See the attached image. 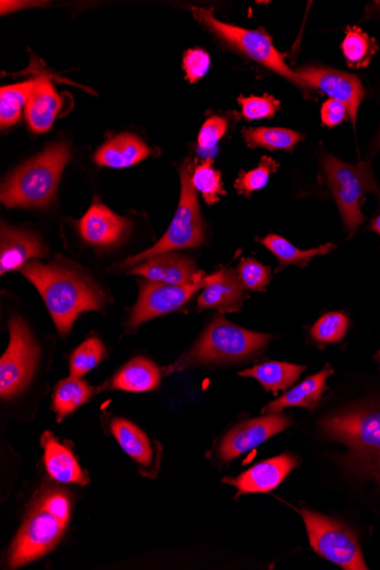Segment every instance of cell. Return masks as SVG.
<instances>
[{
    "label": "cell",
    "mask_w": 380,
    "mask_h": 570,
    "mask_svg": "<svg viewBox=\"0 0 380 570\" xmlns=\"http://www.w3.org/2000/svg\"><path fill=\"white\" fill-rule=\"evenodd\" d=\"M194 168L192 157H188L180 168V200L172 223L165 236L150 248L126 259L121 268H133L155 256L178 249L195 248L203 244L205 233L198 190L193 183Z\"/></svg>",
    "instance_id": "obj_6"
},
{
    "label": "cell",
    "mask_w": 380,
    "mask_h": 570,
    "mask_svg": "<svg viewBox=\"0 0 380 570\" xmlns=\"http://www.w3.org/2000/svg\"><path fill=\"white\" fill-rule=\"evenodd\" d=\"M373 149L375 150H379L380 149V133L375 142V146H373Z\"/></svg>",
    "instance_id": "obj_42"
},
{
    "label": "cell",
    "mask_w": 380,
    "mask_h": 570,
    "mask_svg": "<svg viewBox=\"0 0 380 570\" xmlns=\"http://www.w3.org/2000/svg\"><path fill=\"white\" fill-rule=\"evenodd\" d=\"M377 360H378L379 364H380V353L378 354Z\"/></svg>",
    "instance_id": "obj_43"
},
{
    "label": "cell",
    "mask_w": 380,
    "mask_h": 570,
    "mask_svg": "<svg viewBox=\"0 0 380 570\" xmlns=\"http://www.w3.org/2000/svg\"><path fill=\"white\" fill-rule=\"evenodd\" d=\"M292 421L281 414H269L244 422L232 429L220 443L219 457L230 462L241 455L262 445L272 436L288 429Z\"/></svg>",
    "instance_id": "obj_13"
},
{
    "label": "cell",
    "mask_w": 380,
    "mask_h": 570,
    "mask_svg": "<svg viewBox=\"0 0 380 570\" xmlns=\"http://www.w3.org/2000/svg\"><path fill=\"white\" fill-rule=\"evenodd\" d=\"M347 110L340 102L329 99L322 108V120L328 128L340 124L346 119Z\"/></svg>",
    "instance_id": "obj_39"
},
{
    "label": "cell",
    "mask_w": 380,
    "mask_h": 570,
    "mask_svg": "<svg viewBox=\"0 0 380 570\" xmlns=\"http://www.w3.org/2000/svg\"><path fill=\"white\" fill-rule=\"evenodd\" d=\"M295 74L305 87L320 90L329 99L345 105L356 125L358 111L366 94L365 87L357 76L322 67H304Z\"/></svg>",
    "instance_id": "obj_12"
},
{
    "label": "cell",
    "mask_w": 380,
    "mask_h": 570,
    "mask_svg": "<svg viewBox=\"0 0 380 570\" xmlns=\"http://www.w3.org/2000/svg\"><path fill=\"white\" fill-rule=\"evenodd\" d=\"M298 465V457L283 454L252 467L236 479L227 478L224 482L237 489V498L249 493H268L278 488Z\"/></svg>",
    "instance_id": "obj_14"
},
{
    "label": "cell",
    "mask_w": 380,
    "mask_h": 570,
    "mask_svg": "<svg viewBox=\"0 0 380 570\" xmlns=\"http://www.w3.org/2000/svg\"><path fill=\"white\" fill-rule=\"evenodd\" d=\"M261 244L277 258L281 269L287 266H300L305 268L315 257H323L336 247L334 244H326L321 247L304 250L295 247L288 239L278 235L267 236L261 239Z\"/></svg>",
    "instance_id": "obj_26"
},
{
    "label": "cell",
    "mask_w": 380,
    "mask_h": 570,
    "mask_svg": "<svg viewBox=\"0 0 380 570\" xmlns=\"http://www.w3.org/2000/svg\"><path fill=\"white\" fill-rule=\"evenodd\" d=\"M228 130V121L226 118L213 115L209 118L200 132L198 144L202 150L213 149L221 138H223Z\"/></svg>",
    "instance_id": "obj_37"
},
{
    "label": "cell",
    "mask_w": 380,
    "mask_h": 570,
    "mask_svg": "<svg viewBox=\"0 0 380 570\" xmlns=\"http://www.w3.org/2000/svg\"><path fill=\"white\" fill-rule=\"evenodd\" d=\"M150 148L137 136L121 134L107 142L93 156L100 167L123 169L133 167L150 155Z\"/></svg>",
    "instance_id": "obj_21"
},
{
    "label": "cell",
    "mask_w": 380,
    "mask_h": 570,
    "mask_svg": "<svg viewBox=\"0 0 380 570\" xmlns=\"http://www.w3.org/2000/svg\"><path fill=\"white\" fill-rule=\"evenodd\" d=\"M304 370V366L271 361L246 369L238 375L255 378L259 380L267 391L277 393L291 388L298 382Z\"/></svg>",
    "instance_id": "obj_25"
},
{
    "label": "cell",
    "mask_w": 380,
    "mask_h": 570,
    "mask_svg": "<svg viewBox=\"0 0 380 570\" xmlns=\"http://www.w3.org/2000/svg\"><path fill=\"white\" fill-rule=\"evenodd\" d=\"M323 168L326 180L339 209L343 223L348 233H356L364 224L361 202L368 193H377L378 186L372 174L371 163L346 164L325 153Z\"/></svg>",
    "instance_id": "obj_7"
},
{
    "label": "cell",
    "mask_w": 380,
    "mask_h": 570,
    "mask_svg": "<svg viewBox=\"0 0 380 570\" xmlns=\"http://www.w3.org/2000/svg\"><path fill=\"white\" fill-rule=\"evenodd\" d=\"M11 340L0 360V395L10 399L21 393L33 379L40 348L29 328L19 316L9 324Z\"/></svg>",
    "instance_id": "obj_10"
},
{
    "label": "cell",
    "mask_w": 380,
    "mask_h": 570,
    "mask_svg": "<svg viewBox=\"0 0 380 570\" xmlns=\"http://www.w3.org/2000/svg\"><path fill=\"white\" fill-rule=\"evenodd\" d=\"M46 255V247L36 236L2 224V236H0V272L2 275L22 269L29 261L42 259Z\"/></svg>",
    "instance_id": "obj_18"
},
{
    "label": "cell",
    "mask_w": 380,
    "mask_h": 570,
    "mask_svg": "<svg viewBox=\"0 0 380 570\" xmlns=\"http://www.w3.org/2000/svg\"><path fill=\"white\" fill-rule=\"evenodd\" d=\"M348 321L340 312H331L322 316L311 329L314 340L325 344L340 342L347 332Z\"/></svg>",
    "instance_id": "obj_34"
},
{
    "label": "cell",
    "mask_w": 380,
    "mask_h": 570,
    "mask_svg": "<svg viewBox=\"0 0 380 570\" xmlns=\"http://www.w3.org/2000/svg\"><path fill=\"white\" fill-rule=\"evenodd\" d=\"M62 108V100L47 77L38 78L31 91L24 113L31 130L38 134L51 131Z\"/></svg>",
    "instance_id": "obj_19"
},
{
    "label": "cell",
    "mask_w": 380,
    "mask_h": 570,
    "mask_svg": "<svg viewBox=\"0 0 380 570\" xmlns=\"http://www.w3.org/2000/svg\"><path fill=\"white\" fill-rule=\"evenodd\" d=\"M236 271L243 288L248 291L265 290L272 278L269 267L250 258L243 259Z\"/></svg>",
    "instance_id": "obj_35"
},
{
    "label": "cell",
    "mask_w": 380,
    "mask_h": 570,
    "mask_svg": "<svg viewBox=\"0 0 380 570\" xmlns=\"http://www.w3.org/2000/svg\"><path fill=\"white\" fill-rule=\"evenodd\" d=\"M243 136L247 146L252 149L259 147L269 150H292L302 136L290 130L284 128H249L243 131Z\"/></svg>",
    "instance_id": "obj_30"
},
{
    "label": "cell",
    "mask_w": 380,
    "mask_h": 570,
    "mask_svg": "<svg viewBox=\"0 0 380 570\" xmlns=\"http://www.w3.org/2000/svg\"><path fill=\"white\" fill-rule=\"evenodd\" d=\"M107 356V348L99 338H89L72 354L70 373L74 377H83L97 368Z\"/></svg>",
    "instance_id": "obj_32"
},
{
    "label": "cell",
    "mask_w": 380,
    "mask_h": 570,
    "mask_svg": "<svg viewBox=\"0 0 380 570\" xmlns=\"http://www.w3.org/2000/svg\"><path fill=\"white\" fill-rule=\"evenodd\" d=\"M70 156L67 143L49 145L7 179L0 200L8 208L43 209L51 205Z\"/></svg>",
    "instance_id": "obj_2"
},
{
    "label": "cell",
    "mask_w": 380,
    "mask_h": 570,
    "mask_svg": "<svg viewBox=\"0 0 380 570\" xmlns=\"http://www.w3.org/2000/svg\"><path fill=\"white\" fill-rule=\"evenodd\" d=\"M204 277L189 284L142 281L139 299L131 315L130 326L134 328L156 318V316L177 311L198 291L204 289Z\"/></svg>",
    "instance_id": "obj_11"
},
{
    "label": "cell",
    "mask_w": 380,
    "mask_h": 570,
    "mask_svg": "<svg viewBox=\"0 0 380 570\" xmlns=\"http://www.w3.org/2000/svg\"><path fill=\"white\" fill-rule=\"evenodd\" d=\"M270 339V335L241 328L217 316L172 370L247 361L260 355Z\"/></svg>",
    "instance_id": "obj_5"
},
{
    "label": "cell",
    "mask_w": 380,
    "mask_h": 570,
    "mask_svg": "<svg viewBox=\"0 0 380 570\" xmlns=\"http://www.w3.org/2000/svg\"><path fill=\"white\" fill-rule=\"evenodd\" d=\"M279 168V164L269 156H262L259 166L249 172H241L235 182V188L239 195L249 198L252 193L264 189L269 178Z\"/></svg>",
    "instance_id": "obj_33"
},
{
    "label": "cell",
    "mask_w": 380,
    "mask_h": 570,
    "mask_svg": "<svg viewBox=\"0 0 380 570\" xmlns=\"http://www.w3.org/2000/svg\"><path fill=\"white\" fill-rule=\"evenodd\" d=\"M210 55L200 48L188 49L183 56V70L187 79L195 83L202 79L210 69Z\"/></svg>",
    "instance_id": "obj_38"
},
{
    "label": "cell",
    "mask_w": 380,
    "mask_h": 570,
    "mask_svg": "<svg viewBox=\"0 0 380 570\" xmlns=\"http://www.w3.org/2000/svg\"><path fill=\"white\" fill-rule=\"evenodd\" d=\"M21 272L35 284L63 336L70 333L79 314L99 311L105 303V297L97 284L66 266L30 261Z\"/></svg>",
    "instance_id": "obj_1"
},
{
    "label": "cell",
    "mask_w": 380,
    "mask_h": 570,
    "mask_svg": "<svg viewBox=\"0 0 380 570\" xmlns=\"http://www.w3.org/2000/svg\"><path fill=\"white\" fill-rule=\"evenodd\" d=\"M371 228L380 236V214L377 219H375Z\"/></svg>",
    "instance_id": "obj_41"
},
{
    "label": "cell",
    "mask_w": 380,
    "mask_h": 570,
    "mask_svg": "<svg viewBox=\"0 0 380 570\" xmlns=\"http://www.w3.org/2000/svg\"><path fill=\"white\" fill-rule=\"evenodd\" d=\"M302 516L315 554L346 570H367L356 534L339 522L311 512L298 510Z\"/></svg>",
    "instance_id": "obj_9"
},
{
    "label": "cell",
    "mask_w": 380,
    "mask_h": 570,
    "mask_svg": "<svg viewBox=\"0 0 380 570\" xmlns=\"http://www.w3.org/2000/svg\"><path fill=\"white\" fill-rule=\"evenodd\" d=\"M193 183L209 205L217 203L227 195L221 182V174L214 168L212 158H206L194 168Z\"/></svg>",
    "instance_id": "obj_31"
},
{
    "label": "cell",
    "mask_w": 380,
    "mask_h": 570,
    "mask_svg": "<svg viewBox=\"0 0 380 570\" xmlns=\"http://www.w3.org/2000/svg\"><path fill=\"white\" fill-rule=\"evenodd\" d=\"M71 503L62 491H49L25 519L10 554V567L19 568L48 554L59 543L70 521Z\"/></svg>",
    "instance_id": "obj_3"
},
{
    "label": "cell",
    "mask_w": 380,
    "mask_h": 570,
    "mask_svg": "<svg viewBox=\"0 0 380 570\" xmlns=\"http://www.w3.org/2000/svg\"><path fill=\"white\" fill-rule=\"evenodd\" d=\"M163 372L153 361L136 358L118 371L112 380V389L126 392H147L161 384Z\"/></svg>",
    "instance_id": "obj_24"
},
{
    "label": "cell",
    "mask_w": 380,
    "mask_h": 570,
    "mask_svg": "<svg viewBox=\"0 0 380 570\" xmlns=\"http://www.w3.org/2000/svg\"><path fill=\"white\" fill-rule=\"evenodd\" d=\"M44 449L45 466L51 478L66 484H78L86 487L89 478L82 470L74 454L60 445V443L46 432L42 438Z\"/></svg>",
    "instance_id": "obj_20"
},
{
    "label": "cell",
    "mask_w": 380,
    "mask_h": 570,
    "mask_svg": "<svg viewBox=\"0 0 380 570\" xmlns=\"http://www.w3.org/2000/svg\"><path fill=\"white\" fill-rule=\"evenodd\" d=\"M130 275L168 284H189L204 277L192 259L174 253L149 258L134 266Z\"/></svg>",
    "instance_id": "obj_16"
},
{
    "label": "cell",
    "mask_w": 380,
    "mask_h": 570,
    "mask_svg": "<svg viewBox=\"0 0 380 570\" xmlns=\"http://www.w3.org/2000/svg\"><path fill=\"white\" fill-rule=\"evenodd\" d=\"M80 236L94 246H113L128 235L130 221L115 214L98 200H94L87 213L78 221Z\"/></svg>",
    "instance_id": "obj_15"
},
{
    "label": "cell",
    "mask_w": 380,
    "mask_h": 570,
    "mask_svg": "<svg viewBox=\"0 0 380 570\" xmlns=\"http://www.w3.org/2000/svg\"><path fill=\"white\" fill-rule=\"evenodd\" d=\"M237 271L224 268L204 277V291L199 298L201 309H216L219 313L241 310L245 293Z\"/></svg>",
    "instance_id": "obj_17"
},
{
    "label": "cell",
    "mask_w": 380,
    "mask_h": 570,
    "mask_svg": "<svg viewBox=\"0 0 380 570\" xmlns=\"http://www.w3.org/2000/svg\"><path fill=\"white\" fill-rule=\"evenodd\" d=\"M190 12L220 41L295 86L305 88L297 74L284 63L283 55L277 51L265 30H250L221 22L215 19L212 10L190 8Z\"/></svg>",
    "instance_id": "obj_8"
},
{
    "label": "cell",
    "mask_w": 380,
    "mask_h": 570,
    "mask_svg": "<svg viewBox=\"0 0 380 570\" xmlns=\"http://www.w3.org/2000/svg\"><path fill=\"white\" fill-rule=\"evenodd\" d=\"M111 431L126 455L142 468L157 470L155 449L142 429L128 421L115 420L111 424Z\"/></svg>",
    "instance_id": "obj_23"
},
{
    "label": "cell",
    "mask_w": 380,
    "mask_h": 570,
    "mask_svg": "<svg viewBox=\"0 0 380 570\" xmlns=\"http://www.w3.org/2000/svg\"><path fill=\"white\" fill-rule=\"evenodd\" d=\"M37 79H31L18 85L3 86L0 89V125L2 130L10 128L20 121L31 91L37 85Z\"/></svg>",
    "instance_id": "obj_28"
},
{
    "label": "cell",
    "mask_w": 380,
    "mask_h": 570,
    "mask_svg": "<svg viewBox=\"0 0 380 570\" xmlns=\"http://www.w3.org/2000/svg\"><path fill=\"white\" fill-rule=\"evenodd\" d=\"M333 373L334 369L331 366L325 367L323 371L306 378L299 387L270 402L262 409V414H280L283 409L293 406L315 407L326 392L327 380Z\"/></svg>",
    "instance_id": "obj_22"
},
{
    "label": "cell",
    "mask_w": 380,
    "mask_h": 570,
    "mask_svg": "<svg viewBox=\"0 0 380 570\" xmlns=\"http://www.w3.org/2000/svg\"><path fill=\"white\" fill-rule=\"evenodd\" d=\"M93 394V390L81 377L62 380L53 396V409L57 421L62 422L75 413L77 409L87 403Z\"/></svg>",
    "instance_id": "obj_27"
},
{
    "label": "cell",
    "mask_w": 380,
    "mask_h": 570,
    "mask_svg": "<svg viewBox=\"0 0 380 570\" xmlns=\"http://www.w3.org/2000/svg\"><path fill=\"white\" fill-rule=\"evenodd\" d=\"M242 114L246 120L271 119L280 110V102L271 94L265 97L239 98Z\"/></svg>",
    "instance_id": "obj_36"
},
{
    "label": "cell",
    "mask_w": 380,
    "mask_h": 570,
    "mask_svg": "<svg viewBox=\"0 0 380 570\" xmlns=\"http://www.w3.org/2000/svg\"><path fill=\"white\" fill-rule=\"evenodd\" d=\"M34 2H2V14H10L20 9H26L29 7H36Z\"/></svg>",
    "instance_id": "obj_40"
},
{
    "label": "cell",
    "mask_w": 380,
    "mask_h": 570,
    "mask_svg": "<svg viewBox=\"0 0 380 570\" xmlns=\"http://www.w3.org/2000/svg\"><path fill=\"white\" fill-rule=\"evenodd\" d=\"M321 427L350 450L346 461L354 471L380 484V410L345 411L326 418Z\"/></svg>",
    "instance_id": "obj_4"
},
{
    "label": "cell",
    "mask_w": 380,
    "mask_h": 570,
    "mask_svg": "<svg viewBox=\"0 0 380 570\" xmlns=\"http://www.w3.org/2000/svg\"><path fill=\"white\" fill-rule=\"evenodd\" d=\"M378 51L375 40L358 26H347L342 53L354 69L367 68Z\"/></svg>",
    "instance_id": "obj_29"
}]
</instances>
